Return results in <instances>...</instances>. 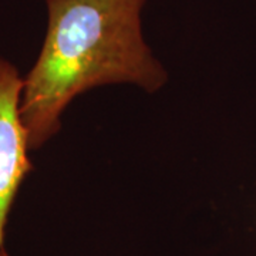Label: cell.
<instances>
[{
  "instance_id": "6da1fadb",
  "label": "cell",
  "mask_w": 256,
  "mask_h": 256,
  "mask_svg": "<svg viewBox=\"0 0 256 256\" xmlns=\"http://www.w3.org/2000/svg\"><path fill=\"white\" fill-rule=\"evenodd\" d=\"M146 2L46 0V37L20 98L30 150L57 134L63 111L82 92L120 82L151 92L164 86V67L142 36Z\"/></svg>"
},
{
  "instance_id": "7a4b0ae2",
  "label": "cell",
  "mask_w": 256,
  "mask_h": 256,
  "mask_svg": "<svg viewBox=\"0 0 256 256\" xmlns=\"http://www.w3.org/2000/svg\"><path fill=\"white\" fill-rule=\"evenodd\" d=\"M23 78L13 64L0 58V249L18 188L33 170L28 141L20 117Z\"/></svg>"
},
{
  "instance_id": "3957f363",
  "label": "cell",
  "mask_w": 256,
  "mask_h": 256,
  "mask_svg": "<svg viewBox=\"0 0 256 256\" xmlns=\"http://www.w3.org/2000/svg\"><path fill=\"white\" fill-rule=\"evenodd\" d=\"M0 256H10L6 250H4V248L3 249H0Z\"/></svg>"
}]
</instances>
